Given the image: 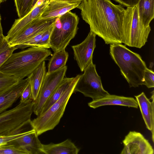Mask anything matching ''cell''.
Instances as JSON below:
<instances>
[{
  "instance_id": "cell-18",
  "label": "cell",
  "mask_w": 154,
  "mask_h": 154,
  "mask_svg": "<svg viewBox=\"0 0 154 154\" xmlns=\"http://www.w3.org/2000/svg\"><path fill=\"white\" fill-rule=\"evenodd\" d=\"M34 129L29 133L12 142L24 150L27 154H42V145Z\"/></svg>"
},
{
  "instance_id": "cell-31",
  "label": "cell",
  "mask_w": 154,
  "mask_h": 154,
  "mask_svg": "<svg viewBox=\"0 0 154 154\" xmlns=\"http://www.w3.org/2000/svg\"><path fill=\"white\" fill-rule=\"evenodd\" d=\"M20 97V102L23 103H28L33 100L31 87L29 82L23 90Z\"/></svg>"
},
{
  "instance_id": "cell-35",
  "label": "cell",
  "mask_w": 154,
  "mask_h": 154,
  "mask_svg": "<svg viewBox=\"0 0 154 154\" xmlns=\"http://www.w3.org/2000/svg\"><path fill=\"white\" fill-rule=\"evenodd\" d=\"M3 34L2 28L1 24V17L0 14V38L4 37Z\"/></svg>"
},
{
  "instance_id": "cell-33",
  "label": "cell",
  "mask_w": 154,
  "mask_h": 154,
  "mask_svg": "<svg viewBox=\"0 0 154 154\" xmlns=\"http://www.w3.org/2000/svg\"><path fill=\"white\" fill-rule=\"evenodd\" d=\"M120 5L126 7H133L136 5L140 0H113Z\"/></svg>"
},
{
  "instance_id": "cell-13",
  "label": "cell",
  "mask_w": 154,
  "mask_h": 154,
  "mask_svg": "<svg viewBox=\"0 0 154 154\" xmlns=\"http://www.w3.org/2000/svg\"><path fill=\"white\" fill-rule=\"evenodd\" d=\"M81 0H50L39 17L41 19L56 18L77 8Z\"/></svg>"
},
{
  "instance_id": "cell-11",
  "label": "cell",
  "mask_w": 154,
  "mask_h": 154,
  "mask_svg": "<svg viewBox=\"0 0 154 154\" xmlns=\"http://www.w3.org/2000/svg\"><path fill=\"white\" fill-rule=\"evenodd\" d=\"M56 18L41 19L39 17H37L9 42V44L11 46L15 47L45 31L54 24Z\"/></svg>"
},
{
  "instance_id": "cell-19",
  "label": "cell",
  "mask_w": 154,
  "mask_h": 154,
  "mask_svg": "<svg viewBox=\"0 0 154 154\" xmlns=\"http://www.w3.org/2000/svg\"><path fill=\"white\" fill-rule=\"evenodd\" d=\"M79 150L69 139L59 143L42 145V151L45 154H78Z\"/></svg>"
},
{
  "instance_id": "cell-15",
  "label": "cell",
  "mask_w": 154,
  "mask_h": 154,
  "mask_svg": "<svg viewBox=\"0 0 154 154\" xmlns=\"http://www.w3.org/2000/svg\"><path fill=\"white\" fill-rule=\"evenodd\" d=\"M49 1L43 2L23 17L16 19L8 32L6 38L8 42L35 19L40 16Z\"/></svg>"
},
{
  "instance_id": "cell-30",
  "label": "cell",
  "mask_w": 154,
  "mask_h": 154,
  "mask_svg": "<svg viewBox=\"0 0 154 154\" xmlns=\"http://www.w3.org/2000/svg\"><path fill=\"white\" fill-rule=\"evenodd\" d=\"M33 129L24 131L19 133L8 135L0 136V146L6 144L16 139L29 133Z\"/></svg>"
},
{
  "instance_id": "cell-1",
  "label": "cell",
  "mask_w": 154,
  "mask_h": 154,
  "mask_svg": "<svg viewBox=\"0 0 154 154\" xmlns=\"http://www.w3.org/2000/svg\"><path fill=\"white\" fill-rule=\"evenodd\" d=\"M134 6L125 9L110 0H81L77 8L90 31L106 44H124L131 29Z\"/></svg>"
},
{
  "instance_id": "cell-27",
  "label": "cell",
  "mask_w": 154,
  "mask_h": 154,
  "mask_svg": "<svg viewBox=\"0 0 154 154\" xmlns=\"http://www.w3.org/2000/svg\"><path fill=\"white\" fill-rule=\"evenodd\" d=\"M0 154H27L20 147L12 141L0 146Z\"/></svg>"
},
{
  "instance_id": "cell-17",
  "label": "cell",
  "mask_w": 154,
  "mask_h": 154,
  "mask_svg": "<svg viewBox=\"0 0 154 154\" xmlns=\"http://www.w3.org/2000/svg\"><path fill=\"white\" fill-rule=\"evenodd\" d=\"M90 107L96 109L107 105H119L138 108L137 102L134 98L110 94L96 100H92L88 103Z\"/></svg>"
},
{
  "instance_id": "cell-21",
  "label": "cell",
  "mask_w": 154,
  "mask_h": 154,
  "mask_svg": "<svg viewBox=\"0 0 154 154\" xmlns=\"http://www.w3.org/2000/svg\"><path fill=\"white\" fill-rule=\"evenodd\" d=\"M138 5L141 23L146 27L150 26L154 18V0H140Z\"/></svg>"
},
{
  "instance_id": "cell-20",
  "label": "cell",
  "mask_w": 154,
  "mask_h": 154,
  "mask_svg": "<svg viewBox=\"0 0 154 154\" xmlns=\"http://www.w3.org/2000/svg\"><path fill=\"white\" fill-rule=\"evenodd\" d=\"M46 73L45 62L44 61L27 77L31 87L34 101L37 97Z\"/></svg>"
},
{
  "instance_id": "cell-9",
  "label": "cell",
  "mask_w": 154,
  "mask_h": 154,
  "mask_svg": "<svg viewBox=\"0 0 154 154\" xmlns=\"http://www.w3.org/2000/svg\"><path fill=\"white\" fill-rule=\"evenodd\" d=\"M96 36L94 33L90 31L82 42L72 46L74 59L82 72L93 62V53L96 46Z\"/></svg>"
},
{
  "instance_id": "cell-12",
  "label": "cell",
  "mask_w": 154,
  "mask_h": 154,
  "mask_svg": "<svg viewBox=\"0 0 154 154\" xmlns=\"http://www.w3.org/2000/svg\"><path fill=\"white\" fill-rule=\"evenodd\" d=\"M151 30L150 26L146 27L140 22L137 4L134 6L130 32L124 44L131 47L141 48L147 42Z\"/></svg>"
},
{
  "instance_id": "cell-22",
  "label": "cell",
  "mask_w": 154,
  "mask_h": 154,
  "mask_svg": "<svg viewBox=\"0 0 154 154\" xmlns=\"http://www.w3.org/2000/svg\"><path fill=\"white\" fill-rule=\"evenodd\" d=\"M74 78V77H64L63 79L58 86L46 101L42 108L41 114L47 110L60 98L72 82Z\"/></svg>"
},
{
  "instance_id": "cell-8",
  "label": "cell",
  "mask_w": 154,
  "mask_h": 154,
  "mask_svg": "<svg viewBox=\"0 0 154 154\" xmlns=\"http://www.w3.org/2000/svg\"><path fill=\"white\" fill-rule=\"evenodd\" d=\"M67 67L66 66L54 72H46L33 107V112L37 116L41 115L46 101L64 78Z\"/></svg>"
},
{
  "instance_id": "cell-2",
  "label": "cell",
  "mask_w": 154,
  "mask_h": 154,
  "mask_svg": "<svg viewBox=\"0 0 154 154\" xmlns=\"http://www.w3.org/2000/svg\"><path fill=\"white\" fill-rule=\"evenodd\" d=\"M110 54L130 87L144 85L146 63L138 54L121 44L110 45Z\"/></svg>"
},
{
  "instance_id": "cell-25",
  "label": "cell",
  "mask_w": 154,
  "mask_h": 154,
  "mask_svg": "<svg viewBox=\"0 0 154 154\" xmlns=\"http://www.w3.org/2000/svg\"><path fill=\"white\" fill-rule=\"evenodd\" d=\"M33 0H14L16 11L19 18H21L32 10Z\"/></svg>"
},
{
  "instance_id": "cell-24",
  "label": "cell",
  "mask_w": 154,
  "mask_h": 154,
  "mask_svg": "<svg viewBox=\"0 0 154 154\" xmlns=\"http://www.w3.org/2000/svg\"><path fill=\"white\" fill-rule=\"evenodd\" d=\"M16 49L9 45L5 36L0 38V67Z\"/></svg>"
},
{
  "instance_id": "cell-28",
  "label": "cell",
  "mask_w": 154,
  "mask_h": 154,
  "mask_svg": "<svg viewBox=\"0 0 154 154\" xmlns=\"http://www.w3.org/2000/svg\"><path fill=\"white\" fill-rule=\"evenodd\" d=\"M54 24L45 31L40 40L35 47L47 49L50 48V37Z\"/></svg>"
},
{
  "instance_id": "cell-4",
  "label": "cell",
  "mask_w": 154,
  "mask_h": 154,
  "mask_svg": "<svg viewBox=\"0 0 154 154\" xmlns=\"http://www.w3.org/2000/svg\"><path fill=\"white\" fill-rule=\"evenodd\" d=\"M34 101L20 102L0 114V136L14 134L34 128L31 120Z\"/></svg>"
},
{
  "instance_id": "cell-10",
  "label": "cell",
  "mask_w": 154,
  "mask_h": 154,
  "mask_svg": "<svg viewBox=\"0 0 154 154\" xmlns=\"http://www.w3.org/2000/svg\"><path fill=\"white\" fill-rule=\"evenodd\" d=\"M124 147L121 154H153V149L140 132L130 131L122 141Z\"/></svg>"
},
{
  "instance_id": "cell-36",
  "label": "cell",
  "mask_w": 154,
  "mask_h": 154,
  "mask_svg": "<svg viewBox=\"0 0 154 154\" xmlns=\"http://www.w3.org/2000/svg\"><path fill=\"white\" fill-rule=\"evenodd\" d=\"M6 0H0V4L1 3H2L6 1Z\"/></svg>"
},
{
  "instance_id": "cell-5",
  "label": "cell",
  "mask_w": 154,
  "mask_h": 154,
  "mask_svg": "<svg viewBox=\"0 0 154 154\" xmlns=\"http://www.w3.org/2000/svg\"><path fill=\"white\" fill-rule=\"evenodd\" d=\"M80 75H78L60 98L47 110L31 121L32 125L38 136L53 130L59 123L67 103L72 94Z\"/></svg>"
},
{
  "instance_id": "cell-14",
  "label": "cell",
  "mask_w": 154,
  "mask_h": 154,
  "mask_svg": "<svg viewBox=\"0 0 154 154\" xmlns=\"http://www.w3.org/2000/svg\"><path fill=\"white\" fill-rule=\"evenodd\" d=\"M29 82V79L27 77L0 92V114L7 110L17 101Z\"/></svg>"
},
{
  "instance_id": "cell-32",
  "label": "cell",
  "mask_w": 154,
  "mask_h": 154,
  "mask_svg": "<svg viewBox=\"0 0 154 154\" xmlns=\"http://www.w3.org/2000/svg\"><path fill=\"white\" fill-rule=\"evenodd\" d=\"M144 84L148 88L154 87V72L152 70L146 69L144 73Z\"/></svg>"
},
{
  "instance_id": "cell-23",
  "label": "cell",
  "mask_w": 154,
  "mask_h": 154,
  "mask_svg": "<svg viewBox=\"0 0 154 154\" xmlns=\"http://www.w3.org/2000/svg\"><path fill=\"white\" fill-rule=\"evenodd\" d=\"M68 57L65 49L54 51L49 60L47 72H52L66 66Z\"/></svg>"
},
{
  "instance_id": "cell-7",
  "label": "cell",
  "mask_w": 154,
  "mask_h": 154,
  "mask_svg": "<svg viewBox=\"0 0 154 154\" xmlns=\"http://www.w3.org/2000/svg\"><path fill=\"white\" fill-rule=\"evenodd\" d=\"M80 75L75 87L74 93L79 92L92 100L103 97L109 94L103 87L101 77L98 74L96 65L93 62Z\"/></svg>"
},
{
  "instance_id": "cell-29",
  "label": "cell",
  "mask_w": 154,
  "mask_h": 154,
  "mask_svg": "<svg viewBox=\"0 0 154 154\" xmlns=\"http://www.w3.org/2000/svg\"><path fill=\"white\" fill-rule=\"evenodd\" d=\"M45 31L38 34L28 39L22 44L15 47L17 49L18 48L23 49L28 47L36 46L37 44L40 40Z\"/></svg>"
},
{
  "instance_id": "cell-34",
  "label": "cell",
  "mask_w": 154,
  "mask_h": 154,
  "mask_svg": "<svg viewBox=\"0 0 154 154\" xmlns=\"http://www.w3.org/2000/svg\"><path fill=\"white\" fill-rule=\"evenodd\" d=\"M50 0H33L32 6V10L35 7L40 5L43 2L46 1H49Z\"/></svg>"
},
{
  "instance_id": "cell-3",
  "label": "cell",
  "mask_w": 154,
  "mask_h": 154,
  "mask_svg": "<svg viewBox=\"0 0 154 154\" xmlns=\"http://www.w3.org/2000/svg\"><path fill=\"white\" fill-rule=\"evenodd\" d=\"M50 50L35 46L13 53L0 67L2 72L19 79L27 77L43 61L52 55Z\"/></svg>"
},
{
  "instance_id": "cell-6",
  "label": "cell",
  "mask_w": 154,
  "mask_h": 154,
  "mask_svg": "<svg viewBox=\"0 0 154 154\" xmlns=\"http://www.w3.org/2000/svg\"><path fill=\"white\" fill-rule=\"evenodd\" d=\"M79 21L78 16L71 11L56 18L50 37L52 50L66 48L77 33Z\"/></svg>"
},
{
  "instance_id": "cell-16",
  "label": "cell",
  "mask_w": 154,
  "mask_h": 154,
  "mask_svg": "<svg viewBox=\"0 0 154 154\" xmlns=\"http://www.w3.org/2000/svg\"><path fill=\"white\" fill-rule=\"evenodd\" d=\"M152 94L151 98L152 100V101H150L143 92L138 95L135 96V97L140 108L146 128L151 133L152 139L153 142H154V91L152 92Z\"/></svg>"
},
{
  "instance_id": "cell-26",
  "label": "cell",
  "mask_w": 154,
  "mask_h": 154,
  "mask_svg": "<svg viewBox=\"0 0 154 154\" xmlns=\"http://www.w3.org/2000/svg\"><path fill=\"white\" fill-rule=\"evenodd\" d=\"M20 80L16 77L0 71V92L16 84Z\"/></svg>"
}]
</instances>
